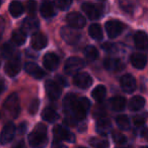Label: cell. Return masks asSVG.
Here are the masks:
<instances>
[{"label":"cell","instance_id":"obj_1","mask_svg":"<svg viewBox=\"0 0 148 148\" xmlns=\"http://www.w3.org/2000/svg\"><path fill=\"white\" fill-rule=\"evenodd\" d=\"M63 107L68 116H71L74 121H80L86 117L87 112L90 109V101L86 97H78L70 93L64 99Z\"/></svg>","mask_w":148,"mask_h":148},{"label":"cell","instance_id":"obj_2","mask_svg":"<svg viewBox=\"0 0 148 148\" xmlns=\"http://www.w3.org/2000/svg\"><path fill=\"white\" fill-rule=\"evenodd\" d=\"M47 127L40 123L29 135V143L33 148H42L47 144Z\"/></svg>","mask_w":148,"mask_h":148},{"label":"cell","instance_id":"obj_3","mask_svg":"<svg viewBox=\"0 0 148 148\" xmlns=\"http://www.w3.org/2000/svg\"><path fill=\"white\" fill-rule=\"evenodd\" d=\"M3 108L6 111V113L12 118H16L21 112L19 107V99L16 93H11L3 103Z\"/></svg>","mask_w":148,"mask_h":148},{"label":"cell","instance_id":"obj_4","mask_svg":"<svg viewBox=\"0 0 148 148\" xmlns=\"http://www.w3.org/2000/svg\"><path fill=\"white\" fill-rule=\"evenodd\" d=\"M61 38L69 45H75L79 42L81 36L80 33L77 32L75 29L70 27H64L61 29Z\"/></svg>","mask_w":148,"mask_h":148},{"label":"cell","instance_id":"obj_5","mask_svg":"<svg viewBox=\"0 0 148 148\" xmlns=\"http://www.w3.org/2000/svg\"><path fill=\"white\" fill-rule=\"evenodd\" d=\"M21 69V58L18 55L12 56L8 59V61L5 63L4 66V71L5 73L10 77H14L15 75L18 74V72Z\"/></svg>","mask_w":148,"mask_h":148},{"label":"cell","instance_id":"obj_6","mask_svg":"<svg viewBox=\"0 0 148 148\" xmlns=\"http://www.w3.org/2000/svg\"><path fill=\"white\" fill-rule=\"evenodd\" d=\"M84 66V62L81 58L79 57H70L69 59L66 61L65 67H64V71L68 75H74L76 74L81 68Z\"/></svg>","mask_w":148,"mask_h":148},{"label":"cell","instance_id":"obj_7","mask_svg":"<svg viewBox=\"0 0 148 148\" xmlns=\"http://www.w3.org/2000/svg\"><path fill=\"white\" fill-rule=\"evenodd\" d=\"M125 27L126 25L122 21L112 19V21H107V23H106V31H107L108 36L111 39H115L118 36L121 35V33L124 31Z\"/></svg>","mask_w":148,"mask_h":148},{"label":"cell","instance_id":"obj_8","mask_svg":"<svg viewBox=\"0 0 148 148\" xmlns=\"http://www.w3.org/2000/svg\"><path fill=\"white\" fill-rule=\"evenodd\" d=\"M81 8L84 11L87 17L90 19H97L103 14V6L99 4H93V3L85 2L81 5Z\"/></svg>","mask_w":148,"mask_h":148},{"label":"cell","instance_id":"obj_9","mask_svg":"<svg viewBox=\"0 0 148 148\" xmlns=\"http://www.w3.org/2000/svg\"><path fill=\"white\" fill-rule=\"evenodd\" d=\"M53 134L56 140L67 141L70 143L75 141V135L62 126H55L53 129Z\"/></svg>","mask_w":148,"mask_h":148},{"label":"cell","instance_id":"obj_10","mask_svg":"<svg viewBox=\"0 0 148 148\" xmlns=\"http://www.w3.org/2000/svg\"><path fill=\"white\" fill-rule=\"evenodd\" d=\"M73 82L79 88L86 89L90 87L91 84H92V78L86 72H79V73H76V75L74 76Z\"/></svg>","mask_w":148,"mask_h":148},{"label":"cell","instance_id":"obj_11","mask_svg":"<svg viewBox=\"0 0 148 148\" xmlns=\"http://www.w3.org/2000/svg\"><path fill=\"white\" fill-rule=\"evenodd\" d=\"M66 19H67V23L70 25V27H73L75 29H82L86 23V21L83 17V15L79 12H70L66 16Z\"/></svg>","mask_w":148,"mask_h":148},{"label":"cell","instance_id":"obj_12","mask_svg":"<svg viewBox=\"0 0 148 148\" xmlns=\"http://www.w3.org/2000/svg\"><path fill=\"white\" fill-rule=\"evenodd\" d=\"M15 134V126L13 123H7L3 127L1 135H0V144L5 145L8 144L13 139Z\"/></svg>","mask_w":148,"mask_h":148},{"label":"cell","instance_id":"obj_13","mask_svg":"<svg viewBox=\"0 0 148 148\" xmlns=\"http://www.w3.org/2000/svg\"><path fill=\"white\" fill-rule=\"evenodd\" d=\"M45 88L47 95L52 101H56L61 95V87L57 82L53 80H47L45 83Z\"/></svg>","mask_w":148,"mask_h":148},{"label":"cell","instance_id":"obj_14","mask_svg":"<svg viewBox=\"0 0 148 148\" xmlns=\"http://www.w3.org/2000/svg\"><path fill=\"white\" fill-rule=\"evenodd\" d=\"M120 85L125 92L132 93L136 89V80L131 74H125L120 80Z\"/></svg>","mask_w":148,"mask_h":148},{"label":"cell","instance_id":"obj_15","mask_svg":"<svg viewBox=\"0 0 148 148\" xmlns=\"http://www.w3.org/2000/svg\"><path fill=\"white\" fill-rule=\"evenodd\" d=\"M48 45V39L44 34L42 33H36L32 36L31 39V46L35 50L39 51L42 50Z\"/></svg>","mask_w":148,"mask_h":148},{"label":"cell","instance_id":"obj_16","mask_svg":"<svg viewBox=\"0 0 148 148\" xmlns=\"http://www.w3.org/2000/svg\"><path fill=\"white\" fill-rule=\"evenodd\" d=\"M43 64L48 70H56L60 64V59L55 53H47L44 56Z\"/></svg>","mask_w":148,"mask_h":148},{"label":"cell","instance_id":"obj_17","mask_svg":"<svg viewBox=\"0 0 148 148\" xmlns=\"http://www.w3.org/2000/svg\"><path fill=\"white\" fill-rule=\"evenodd\" d=\"M40 27V23L36 16H29L27 17L25 21H23V27H21V29L25 32V34H35V32L39 29Z\"/></svg>","mask_w":148,"mask_h":148},{"label":"cell","instance_id":"obj_18","mask_svg":"<svg viewBox=\"0 0 148 148\" xmlns=\"http://www.w3.org/2000/svg\"><path fill=\"white\" fill-rule=\"evenodd\" d=\"M25 70L32 77H34L36 79H42L45 76V72L43 71V69L40 66H38L36 63H34V62H27V63H25Z\"/></svg>","mask_w":148,"mask_h":148},{"label":"cell","instance_id":"obj_19","mask_svg":"<svg viewBox=\"0 0 148 148\" xmlns=\"http://www.w3.org/2000/svg\"><path fill=\"white\" fill-rule=\"evenodd\" d=\"M105 68L109 71H114V72H117V71H121V70L124 69L125 65L122 63L121 60L119 59H114V58H107L105 60Z\"/></svg>","mask_w":148,"mask_h":148},{"label":"cell","instance_id":"obj_20","mask_svg":"<svg viewBox=\"0 0 148 148\" xmlns=\"http://www.w3.org/2000/svg\"><path fill=\"white\" fill-rule=\"evenodd\" d=\"M131 64L137 69H143L147 63V58L142 53H134L131 55Z\"/></svg>","mask_w":148,"mask_h":148},{"label":"cell","instance_id":"obj_21","mask_svg":"<svg viewBox=\"0 0 148 148\" xmlns=\"http://www.w3.org/2000/svg\"><path fill=\"white\" fill-rule=\"evenodd\" d=\"M41 14L45 18H50L55 14V9H54V4L50 1V0H43V2L41 4Z\"/></svg>","mask_w":148,"mask_h":148},{"label":"cell","instance_id":"obj_22","mask_svg":"<svg viewBox=\"0 0 148 148\" xmlns=\"http://www.w3.org/2000/svg\"><path fill=\"white\" fill-rule=\"evenodd\" d=\"M134 41H135V46L137 49L145 50L147 48V36L144 32H137L134 37Z\"/></svg>","mask_w":148,"mask_h":148},{"label":"cell","instance_id":"obj_23","mask_svg":"<svg viewBox=\"0 0 148 148\" xmlns=\"http://www.w3.org/2000/svg\"><path fill=\"white\" fill-rule=\"evenodd\" d=\"M145 106V99L140 95H136V97H133L131 99L129 103V109L131 111H140L142 108Z\"/></svg>","mask_w":148,"mask_h":148},{"label":"cell","instance_id":"obj_24","mask_svg":"<svg viewBox=\"0 0 148 148\" xmlns=\"http://www.w3.org/2000/svg\"><path fill=\"white\" fill-rule=\"evenodd\" d=\"M111 107L114 111L121 112L125 109L126 107V99L121 95H117V97H114L111 99Z\"/></svg>","mask_w":148,"mask_h":148},{"label":"cell","instance_id":"obj_25","mask_svg":"<svg viewBox=\"0 0 148 148\" xmlns=\"http://www.w3.org/2000/svg\"><path fill=\"white\" fill-rule=\"evenodd\" d=\"M120 7L128 13H132L138 5V0H119Z\"/></svg>","mask_w":148,"mask_h":148},{"label":"cell","instance_id":"obj_26","mask_svg":"<svg viewBox=\"0 0 148 148\" xmlns=\"http://www.w3.org/2000/svg\"><path fill=\"white\" fill-rule=\"evenodd\" d=\"M42 118H43V120H45V121L51 122L52 123V122L57 121L58 118H59V115H58L57 112L54 109H52V108H46V109L42 112Z\"/></svg>","mask_w":148,"mask_h":148},{"label":"cell","instance_id":"obj_27","mask_svg":"<svg viewBox=\"0 0 148 148\" xmlns=\"http://www.w3.org/2000/svg\"><path fill=\"white\" fill-rule=\"evenodd\" d=\"M27 35L23 31V29H15L12 34V42L17 46H21L27 41Z\"/></svg>","mask_w":148,"mask_h":148},{"label":"cell","instance_id":"obj_28","mask_svg":"<svg viewBox=\"0 0 148 148\" xmlns=\"http://www.w3.org/2000/svg\"><path fill=\"white\" fill-rule=\"evenodd\" d=\"M23 11H25V8L19 1H12L9 5V12L13 17L21 16L23 13Z\"/></svg>","mask_w":148,"mask_h":148},{"label":"cell","instance_id":"obj_29","mask_svg":"<svg viewBox=\"0 0 148 148\" xmlns=\"http://www.w3.org/2000/svg\"><path fill=\"white\" fill-rule=\"evenodd\" d=\"M88 33H89V36H90L92 39L97 40V41L101 40L103 37V29H101V25H97V23H93V25H91L90 27H89Z\"/></svg>","mask_w":148,"mask_h":148},{"label":"cell","instance_id":"obj_30","mask_svg":"<svg viewBox=\"0 0 148 148\" xmlns=\"http://www.w3.org/2000/svg\"><path fill=\"white\" fill-rule=\"evenodd\" d=\"M106 95H107V89H106V87L103 85H97L92 90V93H91L92 97L97 101H103Z\"/></svg>","mask_w":148,"mask_h":148},{"label":"cell","instance_id":"obj_31","mask_svg":"<svg viewBox=\"0 0 148 148\" xmlns=\"http://www.w3.org/2000/svg\"><path fill=\"white\" fill-rule=\"evenodd\" d=\"M116 123L118 127L122 130H128L130 128V120L126 115H120L116 118Z\"/></svg>","mask_w":148,"mask_h":148},{"label":"cell","instance_id":"obj_32","mask_svg":"<svg viewBox=\"0 0 148 148\" xmlns=\"http://www.w3.org/2000/svg\"><path fill=\"white\" fill-rule=\"evenodd\" d=\"M84 55L90 61H95L99 57V51L97 50V48L93 46H87L84 49Z\"/></svg>","mask_w":148,"mask_h":148},{"label":"cell","instance_id":"obj_33","mask_svg":"<svg viewBox=\"0 0 148 148\" xmlns=\"http://www.w3.org/2000/svg\"><path fill=\"white\" fill-rule=\"evenodd\" d=\"M89 144L95 148H109V141L101 138H91Z\"/></svg>","mask_w":148,"mask_h":148},{"label":"cell","instance_id":"obj_34","mask_svg":"<svg viewBox=\"0 0 148 148\" xmlns=\"http://www.w3.org/2000/svg\"><path fill=\"white\" fill-rule=\"evenodd\" d=\"M111 128V122L107 118L99 119L97 123V130L99 133H105V131H108V129Z\"/></svg>","mask_w":148,"mask_h":148},{"label":"cell","instance_id":"obj_35","mask_svg":"<svg viewBox=\"0 0 148 148\" xmlns=\"http://www.w3.org/2000/svg\"><path fill=\"white\" fill-rule=\"evenodd\" d=\"M13 53H14V48L12 47V45L8 43L4 44L1 48V55L5 59H9L10 57H12Z\"/></svg>","mask_w":148,"mask_h":148},{"label":"cell","instance_id":"obj_36","mask_svg":"<svg viewBox=\"0 0 148 148\" xmlns=\"http://www.w3.org/2000/svg\"><path fill=\"white\" fill-rule=\"evenodd\" d=\"M112 138H113V140L116 142V143L120 144V145H122V144H124V143L127 142V138H126V136L124 135V134H122L121 132H118V131L112 132Z\"/></svg>","mask_w":148,"mask_h":148},{"label":"cell","instance_id":"obj_37","mask_svg":"<svg viewBox=\"0 0 148 148\" xmlns=\"http://www.w3.org/2000/svg\"><path fill=\"white\" fill-rule=\"evenodd\" d=\"M72 0H54V4L60 9V10H66L70 7Z\"/></svg>","mask_w":148,"mask_h":148},{"label":"cell","instance_id":"obj_38","mask_svg":"<svg viewBox=\"0 0 148 148\" xmlns=\"http://www.w3.org/2000/svg\"><path fill=\"white\" fill-rule=\"evenodd\" d=\"M27 10L31 16H36V12H37V2L35 0H29L27 3Z\"/></svg>","mask_w":148,"mask_h":148},{"label":"cell","instance_id":"obj_39","mask_svg":"<svg viewBox=\"0 0 148 148\" xmlns=\"http://www.w3.org/2000/svg\"><path fill=\"white\" fill-rule=\"evenodd\" d=\"M39 107H40V101L37 99H33L31 103V105H29V112L31 115H35L36 113L38 112V110H39Z\"/></svg>","mask_w":148,"mask_h":148},{"label":"cell","instance_id":"obj_40","mask_svg":"<svg viewBox=\"0 0 148 148\" xmlns=\"http://www.w3.org/2000/svg\"><path fill=\"white\" fill-rule=\"evenodd\" d=\"M144 123H145V118L142 117V116H137V117L134 118V124H135L137 127L142 126Z\"/></svg>","mask_w":148,"mask_h":148},{"label":"cell","instance_id":"obj_41","mask_svg":"<svg viewBox=\"0 0 148 148\" xmlns=\"http://www.w3.org/2000/svg\"><path fill=\"white\" fill-rule=\"evenodd\" d=\"M12 148H25V144L23 141H19V142H17Z\"/></svg>","mask_w":148,"mask_h":148},{"label":"cell","instance_id":"obj_42","mask_svg":"<svg viewBox=\"0 0 148 148\" xmlns=\"http://www.w3.org/2000/svg\"><path fill=\"white\" fill-rule=\"evenodd\" d=\"M3 29H4V21L0 17V39H1V36H2Z\"/></svg>","mask_w":148,"mask_h":148},{"label":"cell","instance_id":"obj_43","mask_svg":"<svg viewBox=\"0 0 148 148\" xmlns=\"http://www.w3.org/2000/svg\"><path fill=\"white\" fill-rule=\"evenodd\" d=\"M56 80H57V81H59V82H57L58 84H61V85H63V86H65V85H66V81L64 80V79L62 78V77L57 76V77H56Z\"/></svg>","mask_w":148,"mask_h":148},{"label":"cell","instance_id":"obj_44","mask_svg":"<svg viewBox=\"0 0 148 148\" xmlns=\"http://www.w3.org/2000/svg\"><path fill=\"white\" fill-rule=\"evenodd\" d=\"M27 124L23 122V123H21V127L18 128V130L21 131V133H25V131L27 130Z\"/></svg>","mask_w":148,"mask_h":148},{"label":"cell","instance_id":"obj_45","mask_svg":"<svg viewBox=\"0 0 148 148\" xmlns=\"http://www.w3.org/2000/svg\"><path fill=\"white\" fill-rule=\"evenodd\" d=\"M3 90H4V81L0 78V93H2Z\"/></svg>","mask_w":148,"mask_h":148},{"label":"cell","instance_id":"obj_46","mask_svg":"<svg viewBox=\"0 0 148 148\" xmlns=\"http://www.w3.org/2000/svg\"><path fill=\"white\" fill-rule=\"evenodd\" d=\"M146 133H147V130H146V129H144V130H143V133H142V134H143V136H144V137H145V138H147V135H146Z\"/></svg>","mask_w":148,"mask_h":148},{"label":"cell","instance_id":"obj_47","mask_svg":"<svg viewBox=\"0 0 148 148\" xmlns=\"http://www.w3.org/2000/svg\"><path fill=\"white\" fill-rule=\"evenodd\" d=\"M56 148H67L66 146H64V145H59V146H57Z\"/></svg>","mask_w":148,"mask_h":148},{"label":"cell","instance_id":"obj_48","mask_svg":"<svg viewBox=\"0 0 148 148\" xmlns=\"http://www.w3.org/2000/svg\"><path fill=\"white\" fill-rule=\"evenodd\" d=\"M1 4H2V0H0V6H1Z\"/></svg>","mask_w":148,"mask_h":148},{"label":"cell","instance_id":"obj_49","mask_svg":"<svg viewBox=\"0 0 148 148\" xmlns=\"http://www.w3.org/2000/svg\"><path fill=\"white\" fill-rule=\"evenodd\" d=\"M78 148H85V147H78Z\"/></svg>","mask_w":148,"mask_h":148},{"label":"cell","instance_id":"obj_50","mask_svg":"<svg viewBox=\"0 0 148 148\" xmlns=\"http://www.w3.org/2000/svg\"><path fill=\"white\" fill-rule=\"evenodd\" d=\"M0 64H1V60H0Z\"/></svg>","mask_w":148,"mask_h":148},{"label":"cell","instance_id":"obj_51","mask_svg":"<svg viewBox=\"0 0 148 148\" xmlns=\"http://www.w3.org/2000/svg\"><path fill=\"white\" fill-rule=\"evenodd\" d=\"M143 148H147V147H143Z\"/></svg>","mask_w":148,"mask_h":148}]
</instances>
